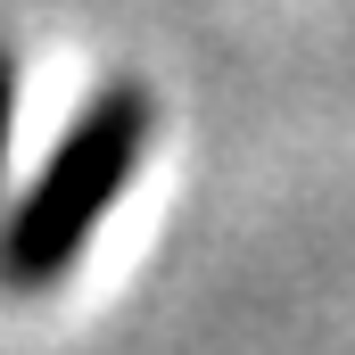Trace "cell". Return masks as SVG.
Listing matches in <instances>:
<instances>
[{"label":"cell","mask_w":355,"mask_h":355,"mask_svg":"<svg viewBox=\"0 0 355 355\" xmlns=\"http://www.w3.org/2000/svg\"><path fill=\"white\" fill-rule=\"evenodd\" d=\"M149 91L107 83L99 99H83V116L58 132V149L42 157L33 190L8 207L0 223V281L8 289H50L67 281L83 240L107 223V207L132 190L141 157H149Z\"/></svg>","instance_id":"6da1fadb"},{"label":"cell","mask_w":355,"mask_h":355,"mask_svg":"<svg viewBox=\"0 0 355 355\" xmlns=\"http://www.w3.org/2000/svg\"><path fill=\"white\" fill-rule=\"evenodd\" d=\"M8 132H17V58L0 50V166H8Z\"/></svg>","instance_id":"7a4b0ae2"}]
</instances>
